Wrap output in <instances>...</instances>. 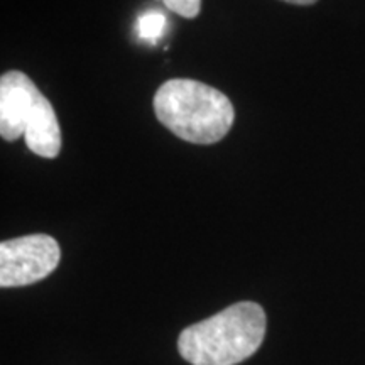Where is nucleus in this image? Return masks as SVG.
Here are the masks:
<instances>
[{
    "mask_svg": "<svg viewBox=\"0 0 365 365\" xmlns=\"http://www.w3.org/2000/svg\"><path fill=\"white\" fill-rule=\"evenodd\" d=\"M0 135L17 140L24 135L29 150L54 159L61 150V127L51 102L22 71H7L0 78Z\"/></svg>",
    "mask_w": 365,
    "mask_h": 365,
    "instance_id": "obj_3",
    "label": "nucleus"
},
{
    "mask_svg": "<svg viewBox=\"0 0 365 365\" xmlns=\"http://www.w3.org/2000/svg\"><path fill=\"white\" fill-rule=\"evenodd\" d=\"M61 261L53 237L34 234L0 244V286L21 287L48 277Z\"/></svg>",
    "mask_w": 365,
    "mask_h": 365,
    "instance_id": "obj_4",
    "label": "nucleus"
},
{
    "mask_svg": "<svg viewBox=\"0 0 365 365\" xmlns=\"http://www.w3.org/2000/svg\"><path fill=\"white\" fill-rule=\"evenodd\" d=\"M166 29V17L163 16L161 12L149 11L143 14L139 17V22H137V31H139V36L145 41H154L159 39Z\"/></svg>",
    "mask_w": 365,
    "mask_h": 365,
    "instance_id": "obj_5",
    "label": "nucleus"
},
{
    "mask_svg": "<svg viewBox=\"0 0 365 365\" xmlns=\"http://www.w3.org/2000/svg\"><path fill=\"white\" fill-rule=\"evenodd\" d=\"M287 4H294V6H312V4L318 2V0H284Z\"/></svg>",
    "mask_w": 365,
    "mask_h": 365,
    "instance_id": "obj_7",
    "label": "nucleus"
},
{
    "mask_svg": "<svg viewBox=\"0 0 365 365\" xmlns=\"http://www.w3.org/2000/svg\"><path fill=\"white\" fill-rule=\"evenodd\" d=\"M154 112L173 134L202 145L222 140L235 120L234 105L225 93L188 78H175L159 86Z\"/></svg>",
    "mask_w": 365,
    "mask_h": 365,
    "instance_id": "obj_2",
    "label": "nucleus"
},
{
    "mask_svg": "<svg viewBox=\"0 0 365 365\" xmlns=\"http://www.w3.org/2000/svg\"><path fill=\"white\" fill-rule=\"evenodd\" d=\"M266 335L261 304L240 301L181 331L178 350L191 365H235L257 352Z\"/></svg>",
    "mask_w": 365,
    "mask_h": 365,
    "instance_id": "obj_1",
    "label": "nucleus"
},
{
    "mask_svg": "<svg viewBox=\"0 0 365 365\" xmlns=\"http://www.w3.org/2000/svg\"><path fill=\"white\" fill-rule=\"evenodd\" d=\"M161 2L185 19H195L202 11V0H161Z\"/></svg>",
    "mask_w": 365,
    "mask_h": 365,
    "instance_id": "obj_6",
    "label": "nucleus"
}]
</instances>
